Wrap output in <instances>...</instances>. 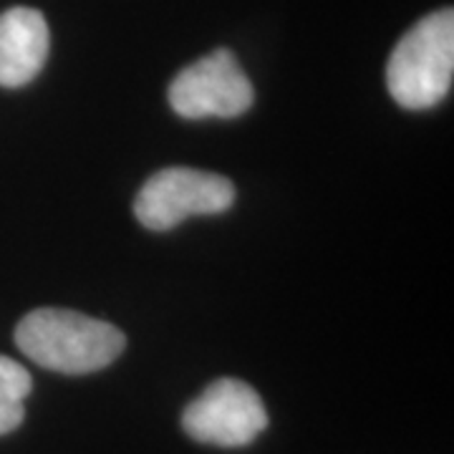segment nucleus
<instances>
[{
  "label": "nucleus",
  "instance_id": "f257e3e1",
  "mask_svg": "<svg viewBox=\"0 0 454 454\" xmlns=\"http://www.w3.org/2000/svg\"><path fill=\"white\" fill-rule=\"evenodd\" d=\"M20 354L51 372L82 376L121 356L127 339L116 325L66 309H38L16 328Z\"/></svg>",
  "mask_w": 454,
  "mask_h": 454
},
{
  "label": "nucleus",
  "instance_id": "f03ea898",
  "mask_svg": "<svg viewBox=\"0 0 454 454\" xmlns=\"http://www.w3.org/2000/svg\"><path fill=\"white\" fill-rule=\"evenodd\" d=\"M452 76L454 13L444 8L402 35L387 64V86L399 106L422 112L450 94Z\"/></svg>",
  "mask_w": 454,
  "mask_h": 454
},
{
  "label": "nucleus",
  "instance_id": "7ed1b4c3",
  "mask_svg": "<svg viewBox=\"0 0 454 454\" xmlns=\"http://www.w3.org/2000/svg\"><path fill=\"white\" fill-rule=\"evenodd\" d=\"M235 184L223 175L190 167H167L146 179L134 200L137 220L154 232H167L192 215H220L232 207Z\"/></svg>",
  "mask_w": 454,
  "mask_h": 454
},
{
  "label": "nucleus",
  "instance_id": "20e7f679",
  "mask_svg": "<svg viewBox=\"0 0 454 454\" xmlns=\"http://www.w3.org/2000/svg\"><path fill=\"white\" fill-rule=\"evenodd\" d=\"M167 98L172 112L182 119H235L253 106L255 89L235 53L217 49L182 68L169 83Z\"/></svg>",
  "mask_w": 454,
  "mask_h": 454
},
{
  "label": "nucleus",
  "instance_id": "39448f33",
  "mask_svg": "<svg viewBox=\"0 0 454 454\" xmlns=\"http://www.w3.org/2000/svg\"><path fill=\"white\" fill-rule=\"evenodd\" d=\"M268 411L240 379H217L182 414V429L202 444L245 447L265 432Z\"/></svg>",
  "mask_w": 454,
  "mask_h": 454
},
{
  "label": "nucleus",
  "instance_id": "423d86ee",
  "mask_svg": "<svg viewBox=\"0 0 454 454\" xmlns=\"http://www.w3.org/2000/svg\"><path fill=\"white\" fill-rule=\"evenodd\" d=\"M49 23L33 8L0 13V86L31 83L49 59Z\"/></svg>",
  "mask_w": 454,
  "mask_h": 454
},
{
  "label": "nucleus",
  "instance_id": "0eeeda50",
  "mask_svg": "<svg viewBox=\"0 0 454 454\" xmlns=\"http://www.w3.org/2000/svg\"><path fill=\"white\" fill-rule=\"evenodd\" d=\"M33 379L26 366L8 356H0V434L20 427L26 409L23 402L31 394Z\"/></svg>",
  "mask_w": 454,
  "mask_h": 454
}]
</instances>
